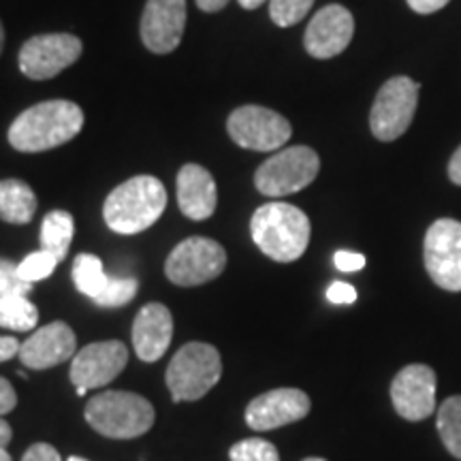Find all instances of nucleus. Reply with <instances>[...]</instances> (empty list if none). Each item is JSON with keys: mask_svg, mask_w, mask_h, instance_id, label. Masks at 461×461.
Instances as JSON below:
<instances>
[{"mask_svg": "<svg viewBox=\"0 0 461 461\" xmlns=\"http://www.w3.org/2000/svg\"><path fill=\"white\" fill-rule=\"evenodd\" d=\"M84 129V112L73 101L39 103L9 126V143L17 152H45L71 141Z\"/></svg>", "mask_w": 461, "mask_h": 461, "instance_id": "f257e3e1", "label": "nucleus"}, {"mask_svg": "<svg viewBox=\"0 0 461 461\" xmlns=\"http://www.w3.org/2000/svg\"><path fill=\"white\" fill-rule=\"evenodd\" d=\"M250 233L258 250L278 263H293L310 244V218L291 203H265L252 214Z\"/></svg>", "mask_w": 461, "mask_h": 461, "instance_id": "f03ea898", "label": "nucleus"}, {"mask_svg": "<svg viewBox=\"0 0 461 461\" xmlns=\"http://www.w3.org/2000/svg\"><path fill=\"white\" fill-rule=\"evenodd\" d=\"M167 210V190L154 176H137L113 188L103 205L107 227L120 235H135L152 227Z\"/></svg>", "mask_w": 461, "mask_h": 461, "instance_id": "7ed1b4c3", "label": "nucleus"}, {"mask_svg": "<svg viewBox=\"0 0 461 461\" xmlns=\"http://www.w3.org/2000/svg\"><path fill=\"white\" fill-rule=\"evenodd\" d=\"M157 412L146 397L129 391H105L86 403V420L101 436L131 440L148 434Z\"/></svg>", "mask_w": 461, "mask_h": 461, "instance_id": "20e7f679", "label": "nucleus"}, {"mask_svg": "<svg viewBox=\"0 0 461 461\" xmlns=\"http://www.w3.org/2000/svg\"><path fill=\"white\" fill-rule=\"evenodd\" d=\"M165 376L173 402H197L210 393L222 376L221 353L212 344L190 342L177 350Z\"/></svg>", "mask_w": 461, "mask_h": 461, "instance_id": "39448f33", "label": "nucleus"}, {"mask_svg": "<svg viewBox=\"0 0 461 461\" xmlns=\"http://www.w3.org/2000/svg\"><path fill=\"white\" fill-rule=\"evenodd\" d=\"M321 158L312 148L293 146L276 152L255 173V186L265 197H286L316 180Z\"/></svg>", "mask_w": 461, "mask_h": 461, "instance_id": "423d86ee", "label": "nucleus"}, {"mask_svg": "<svg viewBox=\"0 0 461 461\" xmlns=\"http://www.w3.org/2000/svg\"><path fill=\"white\" fill-rule=\"evenodd\" d=\"M419 105V84L411 77H391L378 90L370 112V129L378 141H395L411 129Z\"/></svg>", "mask_w": 461, "mask_h": 461, "instance_id": "0eeeda50", "label": "nucleus"}, {"mask_svg": "<svg viewBox=\"0 0 461 461\" xmlns=\"http://www.w3.org/2000/svg\"><path fill=\"white\" fill-rule=\"evenodd\" d=\"M227 267V250L210 238H188L171 250L165 274L177 286H199L216 280Z\"/></svg>", "mask_w": 461, "mask_h": 461, "instance_id": "6e6552de", "label": "nucleus"}, {"mask_svg": "<svg viewBox=\"0 0 461 461\" xmlns=\"http://www.w3.org/2000/svg\"><path fill=\"white\" fill-rule=\"evenodd\" d=\"M229 137L240 148L255 152H276L291 140V122L274 109L261 105L238 107L229 115Z\"/></svg>", "mask_w": 461, "mask_h": 461, "instance_id": "1a4fd4ad", "label": "nucleus"}, {"mask_svg": "<svg viewBox=\"0 0 461 461\" xmlns=\"http://www.w3.org/2000/svg\"><path fill=\"white\" fill-rule=\"evenodd\" d=\"M423 261L429 278L445 291H461V222L440 218L425 233Z\"/></svg>", "mask_w": 461, "mask_h": 461, "instance_id": "9d476101", "label": "nucleus"}, {"mask_svg": "<svg viewBox=\"0 0 461 461\" xmlns=\"http://www.w3.org/2000/svg\"><path fill=\"white\" fill-rule=\"evenodd\" d=\"M82 50V41L73 34H39L22 45L20 71L34 82L51 79L79 60Z\"/></svg>", "mask_w": 461, "mask_h": 461, "instance_id": "9b49d317", "label": "nucleus"}, {"mask_svg": "<svg viewBox=\"0 0 461 461\" xmlns=\"http://www.w3.org/2000/svg\"><path fill=\"white\" fill-rule=\"evenodd\" d=\"M391 402L406 420H423L436 412V372L423 363H412L391 383Z\"/></svg>", "mask_w": 461, "mask_h": 461, "instance_id": "f8f14e48", "label": "nucleus"}, {"mask_svg": "<svg viewBox=\"0 0 461 461\" xmlns=\"http://www.w3.org/2000/svg\"><path fill=\"white\" fill-rule=\"evenodd\" d=\"M129 348L118 339L95 342L84 346L71 361V383L75 387L99 389L118 378V374L126 367Z\"/></svg>", "mask_w": 461, "mask_h": 461, "instance_id": "ddd939ff", "label": "nucleus"}, {"mask_svg": "<svg viewBox=\"0 0 461 461\" xmlns=\"http://www.w3.org/2000/svg\"><path fill=\"white\" fill-rule=\"evenodd\" d=\"M310 408L312 403L302 389H274L248 403L246 423L257 431H272L305 419Z\"/></svg>", "mask_w": 461, "mask_h": 461, "instance_id": "4468645a", "label": "nucleus"}, {"mask_svg": "<svg viewBox=\"0 0 461 461\" xmlns=\"http://www.w3.org/2000/svg\"><path fill=\"white\" fill-rule=\"evenodd\" d=\"M355 20L353 14L342 5H327L310 20L305 28L303 45L310 56L327 60L339 56L353 41Z\"/></svg>", "mask_w": 461, "mask_h": 461, "instance_id": "2eb2a0df", "label": "nucleus"}, {"mask_svg": "<svg viewBox=\"0 0 461 461\" xmlns=\"http://www.w3.org/2000/svg\"><path fill=\"white\" fill-rule=\"evenodd\" d=\"M186 28V0H148L141 15V41L154 54H171Z\"/></svg>", "mask_w": 461, "mask_h": 461, "instance_id": "dca6fc26", "label": "nucleus"}, {"mask_svg": "<svg viewBox=\"0 0 461 461\" xmlns=\"http://www.w3.org/2000/svg\"><path fill=\"white\" fill-rule=\"evenodd\" d=\"M75 333L67 322L56 321L32 333L20 346V361L31 370H48L75 357Z\"/></svg>", "mask_w": 461, "mask_h": 461, "instance_id": "f3484780", "label": "nucleus"}, {"mask_svg": "<svg viewBox=\"0 0 461 461\" xmlns=\"http://www.w3.org/2000/svg\"><path fill=\"white\" fill-rule=\"evenodd\" d=\"M173 338V316L163 303H148L132 322V348L146 363L158 361Z\"/></svg>", "mask_w": 461, "mask_h": 461, "instance_id": "a211bd4d", "label": "nucleus"}, {"mask_svg": "<svg viewBox=\"0 0 461 461\" xmlns=\"http://www.w3.org/2000/svg\"><path fill=\"white\" fill-rule=\"evenodd\" d=\"M177 205L190 221H207L216 212L218 190L212 173L201 165H184L177 173Z\"/></svg>", "mask_w": 461, "mask_h": 461, "instance_id": "6ab92c4d", "label": "nucleus"}, {"mask_svg": "<svg viewBox=\"0 0 461 461\" xmlns=\"http://www.w3.org/2000/svg\"><path fill=\"white\" fill-rule=\"evenodd\" d=\"M37 194L22 180L0 182V221L9 224H26L37 212Z\"/></svg>", "mask_w": 461, "mask_h": 461, "instance_id": "aec40b11", "label": "nucleus"}, {"mask_svg": "<svg viewBox=\"0 0 461 461\" xmlns=\"http://www.w3.org/2000/svg\"><path fill=\"white\" fill-rule=\"evenodd\" d=\"M75 233L73 216L65 210H54L41 222V250H48L58 261H65Z\"/></svg>", "mask_w": 461, "mask_h": 461, "instance_id": "412c9836", "label": "nucleus"}, {"mask_svg": "<svg viewBox=\"0 0 461 461\" xmlns=\"http://www.w3.org/2000/svg\"><path fill=\"white\" fill-rule=\"evenodd\" d=\"M39 322V310L28 295L0 299V327L11 331H31Z\"/></svg>", "mask_w": 461, "mask_h": 461, "instance_id": "4be33fe9", "label": "nucleus"}, {"mask_svg": "<svg viewBox=\"0 0 461 461\" xmlns=\"http://www.w3.org/2000/svg\"><path fill=\"white\" fill-rule=\"evenodd\" d=\"M73 282L77 286L79 293L88 295L90 299H96L105 291L109 276L103 269L101 258L95 255H77L73 263Z\"/></svg>", "mask_w": 461, "mask_h": 461, "instance_id": "5701e85b", "label": "nucleus"}, {"mask_svg": "<svg viewBox=\"0 0 461 461\" xmlns=\"http://www.w3.org/2000/svg\"><path fill=\"white\" fill-rule=\"evenodd\" d=\"M438 434H440L442 442H445L447 451L453 457L461 459V395H453L442 402L438 408Z\"/></svg>", "mask_w": 461, "mask_h": 461, "instance_id": "b1692460", "label": "nucleus"}, {"mask_svg": "<svg viewBox=\"0 0 461 461\" xmlns=\"http://www.w3.org/2000/svg\"><path fill=\"white\" fill-rule=\"evenodd\" d=\"M137 288H140V282L135 278H109L105 291L92 302L101 308H122L135 299Z\"/></svg>", "mask_w": 461, "mask_h": 461, "instance_id": "393cba45", "label": "nucleus"}, {"mask_svg": "<svg viewBox=\"0 0 461 461\" xmlns=\"http://www.w3.org/2000/svg\"><path fill=\"white\" fill-rule=\"evenodd\" d=\"M314 0H269V15L280 28L295 26L312 9Z\"/></svg>", "mask_w": 461, "mask_h": 461, "instance_id": "a878e982", "label": "nucleus"}, {"mask_svg": "<svg viewBox=\"0 0 461 461\" xmlns=\"http://www.w3.org/2000/svg\"><path fill=\"white\" fill-rule=\"evenodd\" d=\"M230 461H280L278 448L261 438H248L230 447Z\"/></svg>", "mask_w": 461, "mask_h": 461, "instance_id": "bb28decb", "label": "nucleus"}, {"mask_svg": "<svg viewBox=\"0 0 461 461\" xmlns=\"http://www.w3.org/2000/svg\"><path fill=\"white\" fill-rule=\"evenodd\" d=\"M60 263L58 258L48 250H37L32 255H28L24 261L17 265V274H20L22 280L26 282H39L50 278L54 274L56 265Z\"/></svg>", "mask_w": 461, "mask_h": 461, "instance_id": "cd10ccee", "label": "nucleus"}, {"mask_svg": "<svg viewBox=\"0 0 461 461\" xmlns=\"http://www.w3.org/2000/svg\"><path fill=\"white\" fill-rule=\"evenodd\" d=\"M32 291V282H26L17 274V265L7 258H0V299L11 295H28Z\"/></svg>", "mask_w": 461, "mask_h": 461, "instance_id": "c85d7f7f", "label": "nucleus"}, {"mask_svg": "<svg viewBox=\"0 0 461 461\" xmlns=\"http://www.w3.org/2000/svg\"><path fill=\"white\" fill-rule=\"evenodd\" d=\"M333 263L339 272L353 274L359 272V269L366 267V257L359 255V252H350V250H338L336 257H333Z\"/></svg>", "mask_w": 461, "mask_h": 461, "instance_id": "c756f323", "label": "nucleus"}, {"mask_svg": "<svg viewBox=\"0 0 461 461\" xmlns=\"http://www.w3.org/2000/svg\"><path fill=\"white\" fill-rule=\"evenodd\" d=\"M327 299H330L331 303L348 305L357 302V291L355 286L346 285V282H333V285L327 288Z\"/></svg>", "mask_w": 461, "mask_h": 461, "instance_id": "7c9ffc66", "label": "nucleus"}, {"mask_svg": "<svg viewBox=\"0 0 461 461\" xmlns=\"http://www.w3.org/2000/svg\"><path fill=\"white\" fill-rule=\"evenodd\" d=\"M22 461H62L60 453L56 451L51 445H45V442H37L24 453Z\"/></svg>", "mask_w": 461, "mask_h": 461, "instance_id": "2f4dec72", "label": "nucleus"}, {"mask_svg": "<svg viewBox=\"0 0 461 461\" xmlns=\"http://www.w3.org/2000/svg\"><path fill=\"white\" fill-rule=\"evenodd\" d=\"M15 403H17V395H15L14 387H11V383L7 378L0 376V417L14 411Z\"/></svg>", "mask_w": 461, "mask_h": 461, "instance_id": "473e14b6", "label": "nucleus"}, {"mask_svg": "<svg viewBox=\"0 0 461 461\" xmlns=\"http://www.w3.org/2000/svg\"><path fill=\"white\" fill-rule=\"evenodd\" d=\"M406 3L414 14L429 15V14H436V11H440L442 7H447L451 0H406Z\"/></svg>", "mask_w": 461, "mask_h": 461, "instance_id": "72a5a7b5", "label": "nucleus"}, {"mask_svg": "<svg viewBox=\"0 0 461 461\" xmlns=\"http://www.w3.org/2000/svg\"><path fill=\"white\" fill-rule=\"evenodd\" d=\"M22 342H17L15 338L11 336H0V363L11 359V357L20 355Z\"/></svg>", "mask_w": 461, "mask_h": 461, "instance_id": "f704fd0d", "label": "nucleus"}, {"mask_svg": "<svg viewBox=\"0 0 461 461\" xmlns=\"http://www.w3.org/2000/svg\"><path fill=\"white\" fill-rule=\"evenodd\" d=\"M448 180H451L455 186H461V146L455 149L451 160H448Z\"/></svg>", "mask_w": 461, "mask_h": 461, "instance_id": "c9c22d12", "label": "nucleus"}, {"mask_svg": "<svg viewBox=\"0 0 461 461\" xmlns=\"http://www.w3.org/2000/svg\"><path fill=\"white\" fill-rule=\"evenodd\" d=\"M229 5V0H197V7L205 14H216V11L224 9Z\"/></svg>", "mask_w": 461, "mask_h": 461, "instance_id": "e433bc0d", "label": "nucleus"}, {"mask_svg": "<svg viewBox=\"0 0 461 461\" xmlns=\"http://www.w3.org/2000/svg\"><path fill=\"white\" fill-rule=\"evenodd\" d=\"M11 438H14V431H11V425L7 420L0 419V448H5L11 442Z\"/></svg>", "mask_w": 461, "mask_h": 461, "instance_id": "4c0bfd02", "label": "nucleus"}, {"mask_svg": "<svg viewBox=\"0 0 461 461\" xmlns=\"http://www.w3.org/2000/svg\"><path fill=\"white\" fill-rule=\"evenodd\" d=\"M238 3L244 9H258V7H261V5L267 3V0H238Z\"/></svg>", "mask_w": 461, "mask_h": 461, "instance_id": "58836bf2", "label": "nucleus"}, {"mask_svg": "<svg viewBox=\"0 0 461 461\" xmlns=\"http://www.w3.org/2000/svg\"><path fill=\"white\" fill-rule=\"evenodd\" d=\"M3 45H5V28H3V22H0V54H3Z\"/></svg>", "mask_w": 461, "mask_h": 461, "instance_id": "ea45409f", "label": "nucleus"}, {"mask_svg": "<svg viewBox=\"0 0 461 461\" xmlns=\"http://www.w3.org/2000/svg\"><path fill=\"white\" fill-rule=\"evenodd\" d=\"M0 461H14V459H11V455L5 451V448H0Z\"/></svg>", "mask_w": 461, "mask_h": 461, "instance_id": "a19ab883", "label": "nucleus"}, {"mask_svg": "<svg viewBox=\"0 0 461 461\" xmlns=\"http://www.w3.org/2000/svg\"><path fill=\"white\" fill-rule=\"evenodd\" d=\"M86 393H88V389H86V387H77V395H79V397L86 395Z\"/></svg>", "mask_w": 461, "mask_h": 461, "instance_id": "79ce46f5", "label": "nucleus"}, {"mask_svg": "<svg viewBox=\"0 0 461 461\" xmlns=\"http://www.w3.org/2000/svg\"><path fill=\"white\" fill-rule=\"evenodd\" d=\"M67 461H88V459H84V457H75V455H73V457H68Z\"/></svg>", "mask_w": 461, "mask_h": 461, "instance_id": "37998d69", "label": "nucleus"}, {"mask_svg": "<svg viewBox=\"0 0 461 461\" xmlns=\"http://www.w3.org/2000/svg\"><path fill=\"white\" fill-rule=\"evenodd\" d=\"M303 461H325V459H321V457H308V459H303Z\"/></svg>", "mask_w": 461, "mask_h": 461, "instance_id": "c03bdc74", "label": "nucleus"}]
</instances>
